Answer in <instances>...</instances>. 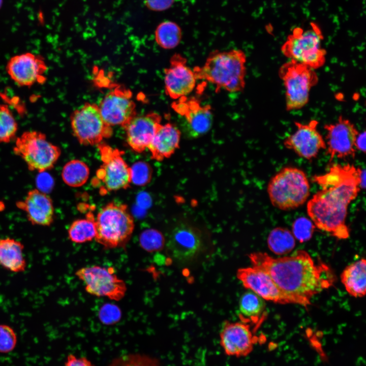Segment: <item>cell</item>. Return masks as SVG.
Instances as JSON below:
<instances>
[{
  "mask_svg": "<svg viewBox=\"0 0 366 366\" xmlns=\"http://www.w3.org/2000/svg\"><path fill=\"white\" fill-rule=\"evenodd\" d=\"M61 175L63 180L68 186L79 187L83 186L88 180L89 169L83 161L72 160L64 165Z\"/></svg>",
  "mask_w": 366,
  "mask_h": 366,
  "instance_id": "f1b7e54d",
  "label": "cell"
},
{
  "mask_svg": "<svg viewBox=\"0 0 366 366\" xmlns=\"http://www.w3.org/2000/svg\"><path fill=\"white\" fill-rule=\"evenodd\" d=\"M181 133L172 123L161 125L147 148L151 158L162 161L169 158L179 147Z\"/></svg>",
  "mask_w": 366,
  "mask_h": 366,
  "instance_id": "603a6c76",
  "label": "cell"
},
{
  "mask_svg": "<svg viewBox=\"0 0 366 366\" xmlns=\"http://www.w3.org/2000/svg\"><path fill=\"white\" fill-rule=\"evenodd\" d=\"M98 106L104 120L111 127H124L137 115L132 92L120 86L108 93Z\"/></svg>",
  "mask_w": 366,
  "mask_h": 366,
  "instance_id": "2e32d148",
  "label": "cell"
},
{
  "mask_svg": "<svg viewBox=\"0 0 366 366\" xmlns=\"http://www.w3.org/2000/svg\"><path fill=\"white\" fill-rule=\"evenodd\" d=\"M365 132L358 133L355 141V147L356 150L364 153L365 152Z\"/></svg>",
  "mask_w": 366,
  "mask_h": 366,
  "instance_id": "ab89813d",
  "label": "cell"
},
{
  "mask_svg": "<svg viewBox=\"0 0 366 366\" xmlns=\"http://www.w3.org/2000/svg\"><path fill=\"white\" fill-rule=\"evenodd\" d=\"M74 135L81 144L98 145L113 134L112 127L104 120L98 105L86 103L75 110L70 118Z\"/></svg>",
  "mask_w": 366,
  "mask_h": 366,
  "instance_id": "30bf717a",
  "label": "cell"
},
{
  "mask_svg": "<svg viewBox=\"0 0 366 366\" xmlns=\"http://www.w3.org/2000/svg\"><path fill=\"white\" fill-rule=\"evenodd\" d=\"M365 260L361 258L348 265L341 275L342 284L347 292L354 297H362L365 294Z\"/></svg>",
  "mask_w": 366,
  "mask_h": 366,
  "instance_id": "d4e9b609",
  "label": "cell"
},
{
  "mask_svg": "<svg viewBox=\"0 0 366 366\" xmlns=\"http://www.w3.org/2000/svg\"><path fill=\"white\" fill-rule=\"evenodd\" d=\"M165 90L171 98L177 100L186 97L194 89L197 79L193 70L187 65V59L174 54L168 67L164 70Z\"/></svg>",
  "mask_w": 366,
  "mask_h": 366,
  "instance_id": "d6986e66",
  "label": "cell"
},
{
  "mask_svg": "<svg viewBox=\"0 0 366 366\" xmlns=\"http://www.w3.org/2000/svg\"><path fill=\"white\" fill-rule=\"evenodd\" d=\"M17 337L14 330L6 324H0V353L13 351L17 344Z\"/></svg>",
  "mask_w": 366,
  "mask_h": 366,
  "instance_id": "d590c367",
  "label": "cell"
},
{
  "mask_svg": "<svg viewBox=\"0 0 366 366\" xmlns=\"http://www.w3.org/2000/svg\"><path fill=\"white\" fill-rule=\"evenodd\" d=\"M102 164L96 172L92 184L102 195L125 189L131 182V168L123 158V152L105 143L98 145Z\"/></svg>",
  "mask_w": 366,
  "mask_h": 366,
  "instance_id": "9c48e42d",
  "label": "cell"
},
{
  "mask_svg": "<svg viewBox=\"0 0 366 366\" xmlns=\"http://www.w3.org/2000/svg\"><path fill=\"white\" fill-rule=\"evenodd\" d=\"M161 122V116L154 112L136 115L123 127L129 145L136 152L143 151L150 143Z\"/></svg>",
  "mask_w": 366,
  "mask_h": 366,
  "instance_id": "7402d4cb",
  "label": "cell"
},
{
  "mask_svg": "<svg viewBox=\"0 0 366 366\" xmlns=\"http://www.w3.org/2000/svg\"><path fill=\"white\" fill-rule=\"evenodd\" d=\"M64 366H94L86 358L69 354L67 357Z\"/></svg>",
  "mask_w": 366,
  "mask_h": 366,
  "instance_id": "f35d334b",
  "label": "cell"
},
{
  "mask_svg": "<svg viewBox=\"0 0 366 366\" xmlns=\"http://www.w3.org/2000/svg\"><path fill=\"white\" fill-rule=\"evenodd\" d=\"M13 151L25 163L30 171L43 173L52 169L61 155V150L50 142L45 134L27 131L16 137Z\"/></svg>",
  "mask_w": 366,
  "mask_h": 366,
  "instance_id": "52a82bcc",
  "label": "cell"
},
{
  "mask_svg": "<svg viewBox=\"0 0 366 366\" xmlns=\"http://www.w3.org/2000/svg\"><path fill=\"white\" fill-rule=\"evenodd\" d=\"M18 125L7 105H0V143H8L16 138Z\"/></svg>",
  "mask_w": 366,
  "mask_h": 366,
  "instance_id": "4dcf8cb0",
  "label": "cell"
},
{
  "mask_svg": "<svg viewBox=\"0 0 366 366\" xmlns=\"http://www.w3.org/2000/svg\"><path fill=\"white\" fill-rule=\"evenodd\" d=\"M251 325L243 321L224 322L220 332V344L224 353L236 358L245 357L259 342Z\"/></svg>",
  "mask_w": 366,
  "mask_h": 366,
  "instance_id": "4fadbf2b",
  "label": "cell"
},
{
  "mask_svg": "<svg viewBox=\"0 0 366 366\" xmlns=\"http://www.w3.org/2000/svg\"><path fill=\"white\" fill-rule=\"evenodd\" d=\"M75 274L85 285L89 294L119 300L126 294L125 282L116 274L113 268L99 265L85 266L78 269Z\"/></svg>",
  "mask_w": 366,
  "mask_h": 366,
  "instance_id": "8fae6325",
  "label": "cell"
},
{
  "mask_svg": "<svg viewBox=\"0 0 366 366\" xmlns=\"http://www.w3.org/2000/svg\"><path fill=\"white\" fill-rule=\"evenodd\" d=\"M95 218L89 212L84 219L73 221L70 225L68 235L69 239L76 243L92 241L96 237Z\"/></svg>",
  "mask_w": 366,
  "mask_h": 366,
  "instance_id": "4316f807",
  "label": "cell"
},
{
  "mask_svg": "<svg viewBox=\"0 0 366 366\" xmlns=\"http://www.w3.org/2000/svg\"><path fill=\"white\" fill-rule=\"evenodd\" d=\"M323 35L319 25L311 22L309 27L293 29L281 47V51L290 60L315 70L322 67L326 51L322 47Z\"/></svg>",
  "mask_w": 366,
  "mask_h": 366,
  "instance_id": "8992f818",
  "label": "cell"
},
{
  "mask_svg": "<svg viewBox=\"0 0 366 366\" xmlns=\"http://www.w3.org/2000/svg\"><path fill=\"white\" fill-rule=\"evenodd\" d=\"M16 206L24 212L30 224L50 226L54 219V207L51 198L38 189L28 191L24 199L16 201Z\"/></svg>",
  "mask_w": 366,
  "mask_h": 366,
  "instance_id": "44dd1931",
  "label": "cell"
},
{
  "mask_svg": "<svg viewBox=\"0 0 366 366\" xmlns=\"http://www.w3.org/2000/svg\"><path fill=\"white\" fill-rule=\"evenodd\" d=\"M99 317L103 323L112 325L119 320L121 312L117 306L112 304H106L101 308Z\"/></svg>",
  "mask_w": 366,
  "mask_h": 366,
  "instance_id": "8d00e7d4",
  "label": "cell"
},
{
  "mask_svg": "<svg viewBox=\"0 0 366 366\" xmlns=\"http://www.w3.org/2000/svg\"><path fill=\"white\" fill-rule=\"evenodd\" d=\"M174 0H145L147 8L154 11H162L169 9Z\"/></svg>",
  "mask_w": 366,
  "mask_h": 366,
  "instance_id": "74e56055",
  "label": "cell"
},
{
  "mask_svg": "<svg viewBox=\"0 0 366 366\" xmlns=\"http://www.w3.org/2000/svg\"><path fill=\"white\" fill-rule=\"evenodd\" d=\"M200 232L187 224H180L172 231L168 242V249L171 256L180 262H188L194 259L202 248Z\"/></svg>",
  "mask_w": 366,
  "mask_h": 366,
  "instance_id": "ffe728a7",
  "label": "cell"
},
{
  "mask_svg": "<svg viewBox=\"0 0 366 366\" xmlns=\"http://www.w3.org/2000/svg\"><path fill=\"white\" fill-rule=\"evenodd\" d=\"M237 278L243 286L263 299L280 304H298V301L282 291L265 271L252 266L237 270Z\"/></svg>",
  "mask_w": 366,
  "mask_h": 366,
  "instance_id": "e0dca14e",
  "label": "cell"
},
{
  "mask_svg": "<svg viewBox=\"0 0 366 366\" xmlns=\"http://www.w3.org/2000/svg\"><path fill=\"white\" fill-rule=\"evenodd\" d=\"M296 131L287 137L285 147L307 160L316 158L320 150L326 149L325 142L317 129L318 121L313 119L307 124L294 123Z\"/></svg>",
  "mask_w": 366,
  "mask_h": 366,
  "instance_id": "ac0fdd59",
  "label": "cell"
},
{
  "mask_svg": "<svg viewBox=\"0 0 366 366\" xmlns=\"http://www.w3.org/2000/svg\"><path fill=\"white\" fill-rule=\"evenodd\" d=\"M95 240L106 249L124 247L130 240L134 222L127 206L110 202L95 218Z\"/></svg>",
  "mask_w": 366,
  "mask_h": 366,
  "instance_id": "277c9868",
  "label": "cell"
},
{
  "mask_svg": "<svg viewBox=\"0 0 366 366\" xmlns=\"http://www.w3.org/2000/svg\"><path fill=\"white\" fill-rule=\"evenodd\" d=\"M310 184L301 169L286 167L269 180L267 192L273 206L283 210L294 209L302 205L310 195Z\"/></svg>",
  "mask_w": 366,
  "mask_h": 366,
  "instance_id": "5b68a950",
  "label": "cell"
},
{
  "mask_svg": "<svg viewBox=\"0 0 366 366\" xmlns=\"http://www.w3.org/2000/svg\"><path fill=\"white\" fill-rule=\"evenodd\" d=\"M267 245L271 251L277 255H284L291 252L295 246V238L287 228L276 227L269 233Z\"/></svg>",
  "mask_w": 366,
  "mask_h": 366,
  "instance_id": "83f0119b",
  "label": "cell"
},
{
  "mask_svg": "<svg viewBox=\"0 0 366 366\" xmlns=\"http://www.w3.org/2000/svg\"><path fill=\"white\" fill-rule=\"evenodd\" d=\"M23 243L15 239L0 238V265L14 272L25 270L26 262L23 255Z\"/></svg>",
  "mask_w": 366,
  "mask_h": 366,
  "instance_id": "cb8c5ba5",
  "label": "cell"
},
{
  "mask_svg": "<svg viewBox=\"0 0 366 366\" xmlns=\"http://www.w3.org/2000/svg\"><path fill=\"white\" fill-rule=\"evenodd\" d=\"M326 131L327 154L332 160L354 158L356 149L355 141L359 132L350 120L341 115L338 120L324 125Z\"/></svg>",
  "mask_w": 366,
  "mask_h": 366,
  "instance_id": "5bb4252c",
  "label": "cell"
},
{
  "mask_svg": "<svg viewBox=\"0 0 366 366\" xmlns=\"http://www.w3.org/2000/svg\"><path fill=\"white\" fill-rule=\"evenodd\" d=\"M108 366H160L157 359L141 354H129L115 358Z\"/></svg>",
  "mask_w": 366,
  "mask_h": 366,
  "instance_id": "1f68e13d",
  "label": "cell"
},
{
  "mask_svg": "<svg viewBox=\"0 0 366 366\" xmlns=\"http://www.w3.org/2000/svg\"><path fill=\"white\" fill-rule=\"evenodd\" d=\"M3 4V0H0V8H1Z\"/></svg>",
  "mask_w": 366,
  "mask_h": 366,
  "instance_id": "b9f144b4",
  "label": "cell"
},
{
  "mask_svg": "<svg viewBox=\"0 0 366 366\" xmlns=\"http://www.w3.org/2000/svg\"><path fill=\"white\" fill-rule=\"evenodd\" d=\"M249 258L252 266L265 271L282 291L304 307L309 306L313 296L329 288L334 282L329 266L316 262L304 250L279 258L254 252Z\"/></svg>",
  "mask_w": 366,
  "mask_h": 366,
  "instance_id": "7a4b0ae2",
  "label": "cell"
},
{
  "mask_svg": "<svg viewBox=\"0 0 366 366\" xmlns=\"http://www.w3.org/2000/svg\"><path fill=\"white\" fill-rule=\"evenodd\" d=\"M171 107L184 119V129L188 137L198 138L210 130L213 122L210 106L201 105L196 98L186 96L176 100Z\"/></svg>",
  "mask_w": 366,
  "mask_h": 366,
  "instance_id": "9a60e30c",
  "label": "cell"
},
{
  "mask_svg": "<svg viewBox=\"0 0 366 366\" xmlns=\"http://www.w3.org/2000/svg\"><path fill=\"white\" fill-rule=\"evenodd\" d=\"M246 56L240 49L211 52L202 67L193 70L197 80L206 81L216 86V91L242 90L245 86Z\"/></svg>",
  "mask_w": 366,
  "mask_h": 366,
  "instance_id": "3957f363",
  "label": "cell"
},
{
  "mask_svg": "<svg viewBox=\"0 0 366 366\" xmlns=\"http://www.w3.org/2000/svg\"><path fill=\"white\" fill-rule=\"evenodd\" d=\"M131 168V182L138 186L148 184L151 177L152 170L148 164L138 162Z\"/></svg>",
  "mask_w": 366,
  "mask_h": 366,
  "instance_id": "e575fe53",
  "label": "cell"
},
{
  "mask_svg": "<svg viewBox=\"0 0 366 366\" xmlns=\"http://www.w3.org/2000/svg\"><path fill=\"white\" fill-rule=\"evenodd\" d=\"M239 307L240 321L254 324V329H257L264 317L265 304L263 299L253 291H249L241 296Z\"/></svg>",
  "mask_w": 366,
  "mask_h": 366,
  "instance_id": "484cf974",
  "label": "cell"
},
{
  "mask_svg": "<svg viewBox=\"0 0 366 366\" xmlns=\"http://www.w3.org/2000/svg\"><path fill=\"white\" fill-rule=\"evenodd\" d=\"M6 69L10 78L20 86L30 87L46 80L47 66L39 54L25 52L14 55L8 61Z\"/></svg>",
  "mask_w": 366,
  "mask_h": 366,
  "instance_id": "7c38bea8",
  "label": "cell"
},
{
  "mask_svg": "<svg viewBox=\"0 0 366 366\" xmlns=\"http://www.w3.org/2000/svg\"><path fill=\"white\" fill-rule=\"evenodd\" d=\"M139 243L144 250L152 252L160 250L163 247L164 238L159 231L154 229H148L140 234Z\"/></svg>",
  "mask_w": 366,
  "mask_h": 366,
  "instance_id": "d6a6232c",
  "label": "cell"
},
{
  "mask_svg": "<svg viewBox=\"0 0 366 366\" xmlns=\"http://www.w3.org/2000/svg\"><path fill=\"white\" fill-rule=\"evenodd\" d=\"M315 227L311 219L304 217H299L292 224V234L300 242H304L312 238Z\"/></svg>",
  "mask_w": 366,
  "mask_h": 366,
  "instance_id": "836d02e7",
  "label": "cell"
},
{
  "mask_svg": "<svg viewBox=\"0 0 366 366\" xmlns=\"http://www.w3.org/2000/svg\"><path fill=\"white\" fill-rule=\"evenodd\" d=\"M365 187V171L361 169L360 175V189H364Z\"/></svg>",
  "mask_w": 366,
  "mask_h": 366,
  "instance_id": "60d3db41",
  "label": "cell"
},
{
  "mask_svg": "<svg viewBox=\"0 0 366 366\" xmlns=\"http://www.w3.org/2000/svg\"><path fill=\"white\" fill-rule=\"evenodd\" d=\"M361 171L348 164H333L325 173L313 177L321 189L309 200L307 210L319 229L339 239L349 237L346 224L348 208L361 189Z\"/></svg>",
  "mask_w": 366,
  "mask_h": 366,
  "instance_id": "6da1fadb",
  "label": "cell"
},
{
  "mask_svg": "<svg viewBox=\"0 0 366 366\" xmlns=\"http://www.w3.org/2000/svg\"><path fill=\"white\" fill-rule=\"evenodd\" d=\"M279 75L285 87L287 110L303 107L309 102L311 88L318 81L315 70L290 60L281 66Z\"/></svg>",
  "mask_w": 366,
  "mask_h": 366,
  "instance_id": "ba28073f",
  "label": "cell"
},
{
  "mask_svg": "<svg viewBox=\"0 0 366 366\" xmlns=\"http://www.w3.org/2000/svg\"><path fill=\"white\" fill-rule=\"evenodd\" d=\"M181 38V30L175 22L165 21L159 24L155 30V40L162 48L173 49L179 43Z\"/></svg>",
  "mask_w": 366,
  "mask_h": 366,
  "instance_id": "f546056e",
  "label": "cell"
}]
</instances>
